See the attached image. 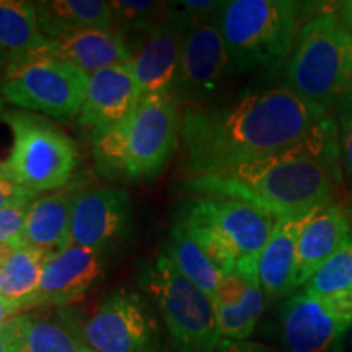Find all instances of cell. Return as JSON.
<instances>
[{
	"mask_svg": "<svg viewBox=\"0 0 352 352\" xmlns=\"http://www.w3.org/2000/svg\"><path fill=\"white\" fill-rule=\"evenodd\" d=\"M76 191L64 189L36 197L26 219L21 245L36 250L46 258L67 250L72 245L70 227Z\"/></svg>",
	"mask_w": 352,
	"mask_h": 352,
	"instance_id": "ffe728a7",
	"label": "cell"
},
{
	"mask_svg": "<svg viewBox=\"0 0 352 352\" xmlns=\"http://www.w3.org/2000/svg\"><path fill=\"white\" fill-rule=\"evenodd\" d=\"M131 63L96 70L90 76L76 120L78 132L90 142L124 122L138 108L140 94Z\"/></svg>",
	"mask_w": 352,
	"mask_h": 352,
	"instance_id": "5bb4252c",
	"label": "cell"
},
{
	"mask_svg": "<svg viewBox=\"0 0 352 352\" xmlns=\"http://www.w3.org/2000/svg\"><path fill=\"white\" fill-rule=\"evenodd\" d=\"M347 341H349V347H351V351H352V327H351L349 334H347Z\"/></svg>",
	"mask_w": 352,
	"mask_h": 352,
	"instance_id": "8d00e7d4",
	"label": "cell"
},
{
	"mask_svg": "<svg viewBox=\"0 0 352 352\" xmlns=\"http://www.w3.org/2000/svg\"><path fill=\"white\" fill-rule=\"evenodd\" d=\"M303 10L292 0L222 2L215 21L233 72L274 74L292 54Z\"/></svg>",
	"mask_w": 352,
	"mask_h": 352,
	"instance_id": "277c9868",
	"label": "cell"
},
{
	"mask_svg": "<svg viewBox=\"0 0 352 352\" xmlns=\"http://www.w3.org/2000/svg\"><path fill=\"white\" fill-rule=\"evenodd\" d=\"M340 173V127L329 116L284 151L220 173L186 178L182 189L243 201L276 219H290L333 204Z\"/></svg>",
	"mask_w": 352,
	"mask_h": 352,
	"instance_id": "7a4b0ae2",
	"label": "cell"
},
{
	"mask_svg": "<svg viewBox=\"0 0 352 352\" xmlns=\"http://www.w3.org/2000/svg\"><path fill=\"white\" fill-rule=\"evenodd\" d=\"M233 72L215 15L192 21L186 30L173 96L179 108L214 103Z\"/></svg>",
	"mask_w": 352,
	"mask_h": 352,
	"instance_id": "8fae6325",
	"label": "cell"
},
{
	"mask_svg": "<svg viewBox=\"0 0 352 352\" xmlns=\"http://www.w3.org/2000/svg\"><path fill=\"white\" fill-rule=\"evenodd\" d=\"M25 315L13 316L0 328V352H21Z\"/></svg>",
	"mask_w": 352,
	"mask_h": 352,
	"instance_id": "4dcf8cb0",
	"label": "cell"
},
{
	"mask_svg": "<svg viewBox=\"0 0 352 352\" xmlns=\"http://www.w3.org/2000/svg\"><path fill=\"white\" fill-rule=\"evenodd\" d=\"M331 111L287 87L266 88L230 103L183 108L179 139L188 178L220 173L300 142Z\"/></svg>",
	"mask_w": 352,
	"mask_h": 352,
	"instance_id": "6da1fadb",
	"label": "cell"
},
{
	"mask_svg": "<svg viewBox=\"0 0 352 352\" xmlns=\"http://www.w3.org/2000/svg\"><path fill=\"white\" fill-rule=\"evenodd\" d=\"M349 240L351 219L342 206L329 204L311 215L298 240L296 287H303Z\"/></svg>",
	"mask_w": 352,
	"mask_h": 352,
	"instance_id": "d6986e66",
	"label": "cell"
},
{
	"mask_svg": "<svg viewBox=\"0 0 352 352\" xmlns=\"http://www.w3.org/2000/svg\"><path fill=\"white\" fill-rule=\"evenodd\" d=\"M80 323L67 307L25 314L21 352H87Z\"/></svg>",
	"mask_w": 352,
	"mask_h": 352,
	"instance_id": "cb8c5ba5",
	"label": "cell"
},
{
	"mask_svg": "<svg viewBox=\"0 0 352 352\" xmlns=\"http://www.w3.org/2000/svg\"><path fill=\"white\" fill-rule=\"evenodd\" d=\"M302 290L321 298H352V239L307 280Z\"/></svg>",
	"mask_w": 352,
	"mask_h": 352,
	"instance_id": "83f0119b",
	"label": "cell"
},
{
	"mask_svg": "<svg viewBox=\"0 0 352 352\" xmlns=\"http://www.w3.org/2000/svg\"><path fill=\"white\" fill-rule=\"evenodd\" d=\"M182 108L173 96H148L139 101L124 122L95 139L96 170L114 182H151L178 147Z\"/></svg>",
	"mask_w": 352,
	"mask_h": 352,
	"instance_id": "3957f363",
	"label": "cell"
},
{
	"mask_svg": "<svg viewBox=\"0 0 352 352\" xmlns=\"http://www.w3.org/2000/svg\"><path fill=\"white\" fill-rule=\"evenodd\" d=\"M285 83L328 111H338L352 98V33L336 12H318L300 26Z\"/></svg>",
	"mask_w": 352,
	"mask_h": 352,
	"instance_id": "5b68a950",
	"label": "cell"
},
{
	"mask_svg": "<svg viewBox=\"0 0 352 352\" xmlns=\"http://www.w3.org/2000/svg\"><path fill=\"white\" fill-rule=\"evenodd\" d=\"M215 352H266L261 346L246 341H228L222 340Z\"/></svg>",
	"mask_w": 352,
	"mask_h": 352,
	"instance_id": "1f68e13d",
	"label": "cell"
},
{
	"mask_svg": "<svg viewBox=\"0 0 352 352\" xmlns=\"http://www.w3.org/2000/svg\"><path fill=\"white\" fill-rule=\"evenodd\" d=\"M80 331L95 352H165L160 315L151 298L135 290L120 289L104 297L80 323Z\"/></svg>",
	"mask_w": 352,
	"mask_h": 352,
	"instance_id": "9c48e42d",
	"label": "cell"
},
{
	"mask_svg": "<svg viewBox=\"0 0 352 352\" xmlns=\"http://www.w3.org/2000/svg\"><path fill=\"white\" fill-rule=\"evenodd\" d=\"M164 254L178 267V271L186 279L196 284L201 290H204L214 300L223 272L219 270L217 264L209 258L204 248L189 233L178 226L171 227Z\"/></svg>",
	"mask_w": 352,
	"mask_h": 352,
	"instance_id": "d4e9b609",
	"label": "cell"
},
{
	"mask_svg": "<svg viewBox=\"0 0 352 352\" xmlns=\"http://www.w3.org/2000/svg\"><path fill=\"white\" fill-rule=\"evenodd\" d=\"M113 13L114 30L126 39L131 50L134 44L144 43L145 36L165 15V2H151V0H114L109 2ZM138 47V50H139Z\"/></svg>",
	"mask_w": 352,
	"mask_h": 352,
	"instance_id": "4316f807",
	"label": "cell"
},
{
	"mask_svg": "<svg viewBox=\"0 0 352 352\" xmlns=\"http://www.w3.org/2000/svg\"><path fill=\"white\" fill-rule=\"evenodd\" d=\"M134 235L131 197L118 188L95 186L76 191L70 240L72 245L111 253Z\"/></svg>",
	"mask_w": 352,
	"mask_h": 352,
	"instance_id": "4fadbf2b",
	"label": "cell"
},
{
	"mask_svg": "<svg viewBox=\"0 0 352 352\" xmlns=\"http://www.w3.org/2000/svg\"><path fill=\"white\" fill-rule=\"evenodd\" d=\"M109 254L101 250L70 245L64 252L47 258L43 264L33 308H64L82 300L103 279Z\"/></svg>",
	"mask_w": 352,
	"mask_h": 352,
	"instance_id": "9a60e30c",
	"label": "cell"
},
{
	"mask_svg": "<svg viewBox=\"0 0 352 352\" xmlns=\"http://www.w3.org/2000/svg\"><path fill=\"white\" fill-rule=\"evenodd\" d=\"M13 314H15V311H13L12 308L2 300V297H0V328L7 323L8 318H10Z\"/></svg>",
	"mask_w": 352,
	"mask_h": 352,
	"instance_id": "836d02e7",
	"label": "cell"
},
{
	"mask_svg": "<svg viewBox=\"0 0 352 352\" xmlns=\"http://www.w3.org/2000/svg\"><path fill=\"white\" fill-rule=\"evenodd\" d=\"M175 220L206 228L243 261L259 256L277 219L243 201L195 196L179 202Z\"/></svg>",
	"mask_w": 352,
	"mask_h": 352,
	"instance_id": "30bf717a",
	"label": "cell"
},
{
	"mask_svg": "<svg viewBox=\"0 0 352 352\" xmlns=\"http://www.w3.org/2000/svg\"><path fill=\"white\" fill-rule=\"evenodd\" d=\"M6 100L2 98V96H0V121L3 120V113H6Z\"/></svg>",
	"mask_w": 352,
	"mask_h": 352,
	"instance_id": "d590c367",
	"label": "cell"
},
{
	"mask_svg": "<svg viewBox=\"0 0 352 352\" xmlns=\"http://www.w3.org/2000/svg\"><path fill=\"white\" fill-rule=\"evenodd\" d=\"M340 16L344 21V25L352 33V2H341L340 3Z\"/></svg>",
	"mask_w": 352,
	"mask_h": 352,
	"instance_id": "d6a6232c",
	"label": "cell"
},
{
	"mask_svg": "<svg viewBox=\"0 0 352 352\" xmlns=\"http://www.w3.org/2000/svg\"><path fill=\"white\" fill-rule=\"evenodd\" d=\"M90 76L76 65L26 56L0 78V96L19 109L74 121L80 113Z\"/></svg>",
	"mask_w": 352,
	"mask_h": 352,
	"instance_id": "ba28073f",
	"label": "cell"
},
{
	"mask_svg": "<svg viewBox=\"0 0 352 352\" xmlns=\"http://www.w3.org/2000/svg\"><path fill=\"white\" fill-rule=\"evenodd\" d=\"M267 298L258 280V272L250 277L246 294L236 307H215L217 324L222 340L246 341L252 336L259 316L263 315Z\"/></svg>",
	"mask_w": 352,
	"mask_h": 352,
	"instance_id": "484cf974",
	"label": "cell"
},
{
	"mask_svg": "<svg viewBox=\"0 0 352 352\" xmlns=\"http://www.w3.org/2000/svg\"><path fill=\"white\" fill-rule=\"evenodd\" d=\"M28 56L72 64L91 76L96 70L131 63L134 51L116 30H94L50 39L46 46Z\"/></svg>",
	"mask_w": 352,
	"mask_h": 352,
	"instance_id": "e0dca14e",
	"label": "cell"
},
{
	"mask_svg": "<svg viewBox=\"0 0 352 352\" xmlns=\"http://www.w3.org/2000/svg\"><path fill=\"white\" fill-rule=\"evenodd\" d=\"M341 173L352 191V98L338 109Z\"/></svg>",
	"mask_w": 352,
	"mask_h": 352,
	"instance_id": "f546056e",
	"label": "cell"
},
{
	"mask_svg": "<svg viewBox=\"0 0 352 352\" xmlns=\"http://www.w3.org/2000/svg\"><path fill=\"white\" fill-rule=\"evenodd\" d=\"M34 199H36L34 196L20 197L0 208V248L21 245L26 219H28Z\"/></svg>",
	"mask_w": 352,
	"mask_h": 352,
	"instance_id": "f1b7e54d",
	"label": "cell"
},
{
	"mask_svg": "<svg viewBox=\"0 0 352 352\" xmlns=\"http://www.w3.org/2000/svg\"><path fill=\"white\" fill-rule=\"evenodd\" d=\"M36 20L47 39L94 30H114L109 2L103 0H41L34 2Z\"/></svg>",
	"mask_w": 352,
	"mask_h": 352,
	"instance_id": "44dd1931",
	"label": "cell"
},
{
	"mask_svg": "<svg viewBox=\"0 0 352 352\" xmlns=\"http://www.w3.org/2000/svg\"><path fill=\"white\" fill-rule=\"evenodd\" d=\"M351 239H352V220H351Z\"/></svg>",
	"mask_w": 352,
	"mask_h": 352,
	"instance_id": "74e56055",
	"label": "cell"
},
{
	"mask_svg": "<svg viewBox=\"0 0 352 352\" xmlns=\"http://www.w3.org/2000/svg\"><path fill=\"white\" fill-rule=\"evenodd\" d=\"M140 285L164 320L175 352H215L222 341L214 300L164 253L144 267Z\"/></svg>",
	"mask_w": 352,
	"mask_h": 352,
	"instance_id": "52a82bcc",
	"label": "cell"
},
{
	"mask_svg": "<svg viewBox=\"0 0 352 352\" xmlns=\"http://www.w3.org/2000/svg\"><path fill=\"white\" fill-rule=\"evenodd\" d=\"M7 183H12V182L7 178L6 171H3V168H2V164H0V186H2V184H7Z\"/></svg>",
	"mask_w": 352,
	"mask_h": 352,
	"instance_id": "e575fe53",
	"label": "cell"
},
{
	"mask_svg": "<svg viewBox=\"0 0 352 352\" xmlns=\"http://www.w3.org/2000/svg\"><path fill=\"white\" fill-rule=\"evenodd\" d=\"M46 256L25 245L0 248V297L12 308H33Z\"/></svg>",
	"mask_w": 352,
	"mask_h": 352,
	"instance_id": "7402d4cb",
	"label": "cell"
},
{
	"mask_svg": "<svg viewBox=\"0 0 352 352\" xmlns=\"http://www.w3.org/2000/svg\"><path fill=\"white\" fill-rule=\"evenodd\" d=\"M191 23L165 12L164 19L145 36L131 63L140 100L173 94L184 34Z\"/></svg>",
	"mask_w": 352,
	"mask_h": 352,
	"instance_id": "2e32d148",
	"label": "cell"
},
{
	"mask_svg": "<svg viewBox=\"0 0 352 352\" xmlns=\"http://www.w3.org/2000/svg\"><path fill=\"white\" fill-rule=\"evenodd\" d=\"M47 41L38 26L34 2L0 0V78L10 65Z\"/></svg>",
	"mask_w": 352,
	"mask_h": 352,
	"instance_id": "603a6c76",
	"label": "cell"
},
{
	"mask_svg": "<svg viewBox=\"0 0 352 352\" xmlns=\"http://www.w3.org/2000/svg\"><path fill=\"white\" fill-rule=\"evenodd\" d=\"M352 327V298H321L294 292L279 314L285 352H340Z\"/></svg>",
	"mask_w": 352,
	"mask_h": 352,
	"instance_id": "7c38bea8",
	"label": "cell"
},
{
	"mask_svg": "<svg viewBox=\"0 0 352 352\" xmlns=\"http://www.w3.org/2000/svg\"><path fill=\"white\" fill-rule=\"evenodd\" d=\"M2 121L12 131V148L2 168L15 186L39 196L72 182L78 148L59 126L19 108L6 109Z\"/></svg>",
	"mask_w": 352,
	"mask_h": 352,
	"instance_id": "8992f818",
	"label": "cell"
},
{
	"mask_svg": "<svg viewBox=\"0 0 352 352\" xmlns=\"http://www.w3.org/2000/svg\"><path fill=\"white\" fill-rule=\"evenodd\" d=\"M318 212V210H316ZM315 212L303 217L277 219L272 233L258 256L256 272L267 300L289 297L296 292L297 248L303 227Z\"/></svg>",
	"mask_w": 352,
	"mask_h": 352,
	"instance_id": "ac0fdd59",
	"label": "cell"
}]
</instances>
